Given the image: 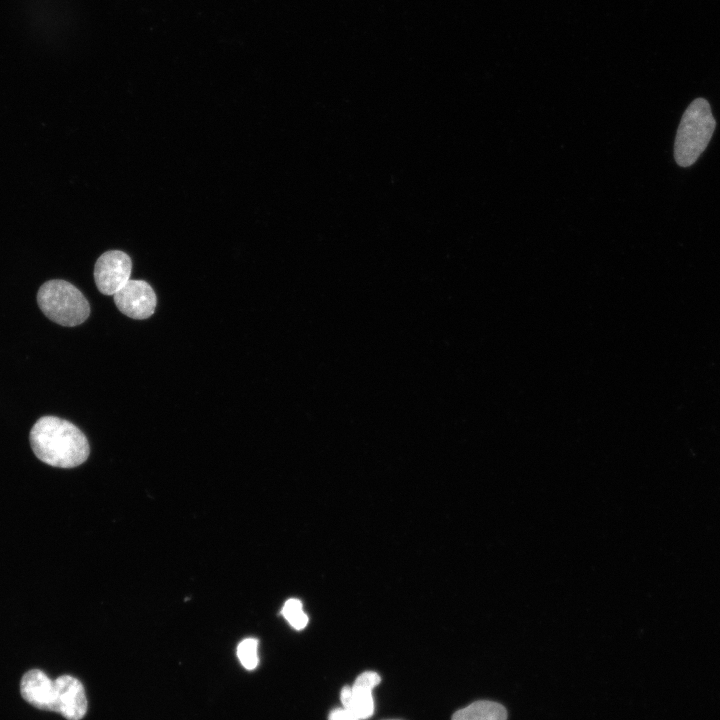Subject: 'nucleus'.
<instances>
[{
	"label": "nucleus",
	"mask_w": 720,
	"mask_h": 720,
	"mask_svg": "<svg viewBox=\"0 0 720 720\" xmlns=\"http://www.w3.org/2000/svg\"><path fill=\"white\" fill-rule=\"evenodd\" d=\"M30 444L42 462L59 468L79 466L89 456L85 434L71 422L55 416H44L30 431Z\"/></svg>",
	"instance_id": "obj_1"
},
{
	"label": "nucleus",
	"mask_w": 720,
	"mask_h": 720,
	"mask_svg": "<svg viewBox=\"0 0 720 720\" xmlns=\"http://www.w3.org/2000/svg\"><path fill=\"white\" fill-rule=\"evenodd\" d=\"M716 126L707 100L697 98L685 110L675 138L674 157L678 165H692L706 149Z\"/></svg>",
	"instance_id": "obj_2"
},
{
	"label": "nucleus",
	"mask_w": 720,
	"mask_h": 720,
	"mask_svg": "<svg viewBox=\"0 0 720 720\" xmlns=\"http://www.w3.org/2000/svg\"><path fill=\"white\" fill-rule=\"evenodd\" d=\"M37 302L46 317L66 327L80 325L90 314L89 303L80 290L61 279L42 284L37 293Z\"/></svg>",
	"instance_id": "obj_3"
},
{
	"label": "nucleus",
	"mask_w": 720,
	"mask_h": 720,
	"mask_svg": "<svg viewBox=\"0 0 720 720\" xmlns=\"http://www.w3.org/2000/svg\"><path fill=\"white\" fill-rule=\"evenodd\" d=\"M131 270L128 254L120 250L106 251L95 263V284L102 294L113 296L130 280Z\"/></svg>",
	"instance_id": "obj_4"
},
{
	"label": "nucleus",
	"mask_w": 720,
	"mask_h": 720,
	"mask_svg": "<svg viewBox=\"0 0 720 720\" xmlns=\"http://www.w3.org/2000/svg\"><path fill=\"white\" fill-rule=\"evenodd\" d=\"M113 299L120 312L133 319L150 317L157 303L154 290L143 280H129Z\"/></svg>",
	"instance_id": "obj_5"
},
{
	"label": "nucleus",
	"mask_w": 720,
	"mask_h": 720,
	"mask_svg": "<svg viewBox=\"0 0 720 720\" xmlns=\"http://www.w3.org/2000/svg\"><path fill=\"white\" fill-rule=\"evenodd\" d=\"M380 676L373 671L361 673L352 686H344L340 693L342 706L352 711L360 720L374 713L372 690L380 683Z\"/></svg>",
	"instance_id": "obj_6"
},
{
	"label": "nucleus",
	"mask_w": 720,
	"mask_h": 720,
	"mask_svg": "<svg viewBox=\"0 0 720 720\" xmlns=\"http://www.w3.org/2000/svg\"><path fill=\"white\" fill-rule=\"evenodd\" d=\"M56 698L54 712L67 720H81L87 712V698L82 683L71 675H62L54 680Z\"/></svg>",
	"instance_id": "obj_7"
},
{
	"label": "nucleus",
	"mask_w": 720,
	"mask_h": 720,
	"mask_svg": "<svg viewBox=\"0 0 720 720\" xmlns=\"http://www.w3.org/2000/svg\"><path fill=\"white\" fill-rule=\"evenodd\" d=\"M22 698L32 706L45 711H53L56 698V687L43 671L32 669L27 671L20 682Z\"/></svg>",
	"instance_id": "obj_8"
},
{
	"label": "nucleus",
	"mask_w": 720,
	"mask_h": 720,
	"mask_svg": "<svg viewBox=\"0 0 720 720\" xmlns=\"http://www.w3.org/2000/svg\"><path fill=\"white\" fill-rule=\"evenodd\" d=\"M451 720H507V711L497 702L479 700L456 711Z\"/></svg>",
	"instance_id": "obj_9"
},
{
	"label": "nucleus",
	"mask_w": 720,
	"mask_h": 720,
	"mask_svg": "<svg viewBox=\"0 0 720 720\" xmlns=\"http://www.w3.org/2000/svg\"><path fill=\"white\" fill-rule=\"evenodd\" d=\"M284 618L296 630H302L308 623V616L303 611V605L300 600L288 599L281 611Z\"/></svg>",
	"instance_id": "obj_10"
},
{
	"label": "nucleus",
	"mask_w": 720,
	"mask_h": 720,
	"mask_svg": "<svg viewBox=\"0 0 720 720\" xmlns=\"http://www.w3.org/2000/svg\"><path fill=\"white\" fill-rule=\"evenodd\" d=\"M237 656L242 666L247 670H254L258 663V640L246 638L237 647Z\"/></svg>",
	"instance_id": "obj_11"
},
{
	"label": "nucleus",
	"mask_w": 720,
	"mask_h": 720,
	"mask_svg": "<svg viewBox=\"0 0 720 720\" xmlns=\"http://www.w3.org/2000/svg\"><path fill=\"white\" fill-rule=\"evenodd\" d=\"M328 720H360L352 711L345 707H339L333 709L328 717Z\"/></svg>",
	"instance_id": "obj_12"
},
{
	"label": "nucleus",
	"mask_w": 720,
	"mask_h": 720,
	"mask_svg": "<svg viewBox=\"0 0 720 720\" xmlns=\"http://www.w3.org/2000/svg\"><path fill=\"white\" fill-rule=\"evenodd\" d=\"M388 720H398V719H388Z\"/></svg>",
	"instance_id": "obj_13"
}]
</instances>
